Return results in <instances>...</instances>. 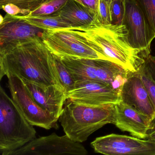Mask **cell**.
I'll return each mask as SVG.
<instances>
[{"label": "cell", "instance_id": "cell-1", "mask_svg": "<svg viewBox=\"0 0 155 155\" xmlns=\"http://www.w3.org/2000/svg\"><path fill=\"white\" fill-rule=\"evenodd\" d=\"M0 71L1 80L4 76L14 75L41 85H57L62 87L53 54L42 38L21 45L0 55Z\"/></svg>", "mask_w": 155, "mask_h": 155}, {"label": "cell", "instance_id": "cell-2", "mask_svg": "<svg viewBox=\"0 0 155 155\" xmlns=\"http://www.w3.org/2000/svg\"><path fill=\"white\" fill-rule=\"evenodd\" d=\"M75 29L80 31L95 51L127 71L136 72L143 62L141 52L129 44L128 31L123 25L96 22L90 26Z\"/></svg>", "mask_w": 155, "mask_h": 155}, {"label": "cell", "instance_id": "cell-3", "mask_svg": "<svg viewBox=\"0 0 155 155\" xmlns=\"http://www.w3.org/2000/svg\"><path fill=\"white\" fill-rule=\"evenodd\" d=\"M59 117L65 135L74 142H86L93 133L116 121L115 104L93 106L67 99Z\"/></svg>", "mask_w": 155, "mask_h": 155}, {"label": "cell", "instance_id": "cell-4", "mask_svg": "<svg viewBox=\"0 0 155 155\" xmlns=\"http://www.w3.org/2000/svg\"><path fill=\"white\" fill-rule=\"evenodd\" d=\"M36 132L14 101L0 88V151H13L36 138Z\"/></svg>", "mask_w": 155, "mask_h": 155}, {"label": "cell", "instance_id": "cell-5", "mask_svg": "<svg viewBox=\"0 0 155 155\" xmlns=\"http://www.w3.org/2000/svg\"><path fill=\"white\" fill-rule=\"evenodd\" d=\"M76 82L95 80L106 83L120 93L129 71L110 61L100 59L61 58Z\"/></svg>", "mask_w": 155, "mask_h": 155}, {"label": "cell", "instance_id": "cell-6", "mask_svg": "<svg viewBox=\"0 0 155 155\" xmlns=\"http://www.w3.org/2000/svg\"><path fill=\"white\" fill-rule=\"evenodd\" d=\"M42 39L52 53L60 58L100 59L110 61L95 51L80 31L75 28L45 31Z\"/></svg>", "mask_w": 155, "mask_h": 155}, {"label": "cell", "instance_id": "cell-7", "mask_svg": "<svg viewBox=\"0 0 155 155\" xmlns=\"http://www.w3.org/2000/svg\"><path fill=\"white\" fill-rule=\"evenodd\" d=\"M8 87L12 99L17 104L25 119L33 126L50 130L59 127L57 118L39 106L32 97L20 77L8 75Z\"/></svg>", "mask_w": 155, "mask_h": 155}, {"label": "cell", "instance_id": "cell-8", "mask_svg": "<svg viewBox=\"0 0 155 155\" xmlns=\"http://www.w3.org/2000/svg\"><path fill=\"white\" fill-rule=\"evenodd\" d=\"M1 155H89L81 143L56 133L36 138L20 148Z\"/></svg>", "mask_w": 155, "mask_h": 155}, {"label": "cell", "instance_id": "cell-9", "mask_svg": "<svg viewBox=\"0 0 155 155\" xmlns=\"http://www.w3.org/2000/svg\"><path fill=\"white\" fill-rule=\"evenodd\" d=\"M124 6L123 25L128 31L129 44L141 52L142 57L150 55L155 33L136 0H124Z\"/></svg>", "mask_w": 155, "mask_h": 155}, {"label": "cell", "instance_id": "cell-10", "mask_svg": "<svg viewBox=\"0 0 155 155\" xmlns=\"http://www.w3.org/2000/svg\"><path fill=\"white\" fill-rule=\"evenodd\" d=\"M91 146L95 153L104 155L155 154V141L116 134L97 137Z\"/></svg>", "mask_w": 155, "mask_h": 155}, {"label": "cell", "instance_id": "cell-11", "mask_svg": "<svg viewBox=\"0 0 155 155\" xmlns=\"http://www.w3.org/2000/svg\"><path fill=\"white\" fill-rule=\"evenodd\" d=\"M45 30L25 21L22 16L1 15L0 55L25 43L42 38Z\"/></svg>", "mask_w": 155, "mask_h": 155}, {"label": "cell", "instance_id": "cell-12", "mask_svg": "<svg viewBox=\"0 0 155 155\" xmlns=\"http://www.w3.org/2000/svg\"><path fill=\"white\" fill-rule=\"evenodd\" d=\"M66 94L68 100L86 105L116 104L122 101L118 91L108 84L95 80L76 82L74 88Z\"/></svg>", "mask_w": 155, "mask_h": 155}, {"label": "cell", "instance_id": "cell-13", "mask_svg": "<svg viewBox=\"0 0 155 155\" xmlns=\"http://www.w3.org/2000/svg\"><path fill=\"white\" fill-rule=\"evenodd\" d=\"M120 94L122 102L135 107L152 120L155 117L154 107L136 71L129 72Z\"/></svg>", "mask_w": 155, "mask_h": 155}, {"label": "cell", "instance_id": "cell-14", "mask_svg": "<svg viewBox=\"0 0 155 155\" xmlns=\"http://www.w3.org/2000/svg\"><path fill=\"white\" fill-rule=\"evenodd\" d=\"M116 121L114 125L123 132L140 139H147L152 120L135 107L120 102L115 104Z\"/></svg>", "mask_w": 155, "mask_h": 155}, {"label": "cell", "instance_id": "cell-15", "mask_svg": "<svg viewBox=\"0 0 155 155\" xmlns=\"http://www.w3.org/2000/svg\"><path fill=\"white\" fill-rule=\"evenodd\" d=\"M22 79L36 103L59 120L67 99L63 88L57 85H41Z\"/></svg>", "mask_w": 155, "mask_h": 155}, {"label": "cell", "instance_id": "cell-16", "mask_svg": "<svg viewBox=\"0 0 155 155\" xmlns=\"http://www.w3.org/2000/svg\"><path fill=\"white\" fill-rule=\"evenodd\" d=\"M56 13L72 28L87 27L97 22L95 13L75 0H68L63 7Z\"/></svg>", "mask_w": 155, "mask_h": 155}, {"label": "cell", "instance_id": "cell-17", "mask_svg": "<svg viewBox=\"0 0 155 155\" xmlns=\"http://www.w3.org/2000/svg\"><path fill=\"white\" fill-rule=\"evenodd\" d=\"M136 71L148 93L155 109V59L152 55L143 57Z\"/></svg>", "mask_w": 155, "mask_h": 155}, {"label": "cell", "instance_id": "cell-18", "mask_svg": "<svg viewBox=\"0 0 155 155\" xmlns=\"http://www.w3.org/2000/svg\"><path fill=\"white\" fill-rule=\"evenodd\" d=\"M22 17L31 24L45 31L72 28L71 25L56 13L42 16L26 15Z\"/></svg>", "mask_w": 155, "mask_h": 155}, {"label": "cell", "instance_id": "cell-19", "mask_svg": "<svg viewBox=\"0 0 155 155\" xmlns=\"http://www.w3.org/2000/svg\"><path fill=\"white\" fill-rule=\"evenodd\" d=\"M53 55L59 80L66 94L74 88L76 82L72 73L63 63L61 58Z\"/></svg>", "mask_w": 155, "mask_h": 155}, {"label": "cell", "instance_id": "cell-20", "mask_svg": "<svg viewBox=\"0 0 155 155\" xmlns=\"http://www.w3.org/2000/svg\"><path fill=\"white\" fill-rule=\"evenodd\" d=\"M47 0H0V7L12 4L18 7L21 16L29 15L32 12L39 8Z\"/></svg>", "mask_w": 155, "mask_h": 155}, {"label": "cell", "instance_id": "cell-21", "mask_svg": "<svg viewBox=\"0 0 155 155\" xmlns=\"http://www.w3.org/2000/svg\"><path fill=\"white\" fill-rule=\"evenodd\" d=\"M68 0H47L29 15L32 16L49 15L60 11Z\"/></svg>", "mask_w": 155, "mask_h": 155}, {"label": "cell", "instance_id": "cell-22", "mask_svg": "<svg viewBox=\"0 0 155 155\" xmlns=\"http://www.w3.org/2000/svg\"><path fill=\"white\" fill-rule=\"evenodd\" d=\"M155 34V0H136Z\"/></svg>", "mask_w": 155, "mask_h": 155}, {"label": "cell", "instance_id": "cell-23", "mask_svg": "<svg viewBox=\"0 0 155 155\" xmlns=\"http://www.w3.org/2000/svg\"><path fill=\"white\" fill-rule=\"evenodd\" d=\"M112 0H99L97 22L104 25L112 24L111 3Z\"/></svg>", "mask_w": 155, "mask_h": 155}, {"label": "cell", "instance_id": "cell-24", "mask_svg": "<svg viewBox=\"0 0 155 155\" xmlns=\"http://www.w3.org/2000/svg\"><path fill=\"white\" fill-rule=\"evenodd\" d=\"M124 12V0H112L111 3L112 24L123 25Z\"/></svg>", "mask_w": 155, "mask_h": 155}, {"label": "cell", "instance_id": "cell-25", "mask_svg": "<svg viewBox=\"0 0 155 155\" xmlns=\"http://www.w3.org/2000/svg\"><path fill=\"white\" fill-rule=\"evenodd\" d=\"M97 15L99 0H75Z\"/></svg>", "mask_w": 155, "mask_h": 155}, {"label": "cell", "instance_id": "cell-26", "mask_svg": "<svg viewBox=\"0 0 155 155\" xmlns=\"http://www.w3.org/2000/svg\"><path fill=\"white\" fill-rule=\"evenodd\" d=\"M147 139L155 141V117L152 120L151 128L148 132Z\"/></svg>", "mask_w": 155, "mask_h": 155}, {"label": "cell", "instance_id": "cell-27", "mask_svg": "<svg viewBox=\"0 0 155 155\" xmlns=\"http://www.w3.org/2000/svg\"><path fill=\"white\" fill-rule=\"evenodd\" d=\"M152 155H155V154Z\"/></svg>", "mask_w": 155, "mask_h": 155}, {"label": "cell", "instance_id": "cell-28", "mask_svg": "<svg viewBox=\"0 0 155 155\" xmlns=\"http://www.w3.org/2000/svg\"><path fill=\"white\" fill-rule=\"evenodd\" d=\"M154 58H155V56H154Z\"/></svg>", "mask_w": 155, "mask_h": 155}]
</instances>
